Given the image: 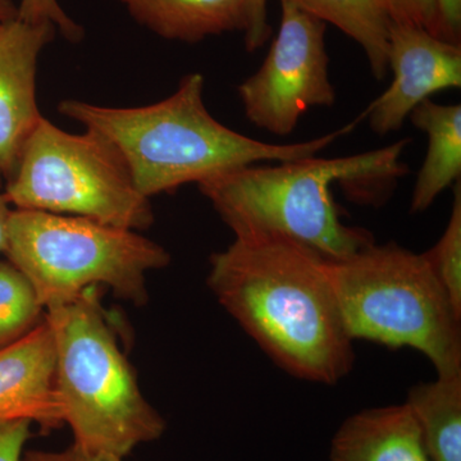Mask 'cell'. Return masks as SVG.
Segmentation results:
<instances>
[{
    "label": "cell",
    "mask_w": 461,
    "mask_h": 461,
    "mask_svg": "<svg viewBox=\"0 0 461 461\" xmlns=\"http://www.w3.org/2000/svg\"><path fill=\"white\" fill-rule=\"evenodd\" d=\"M44 317L32 282L14 264L0 262V348L23 338Z\"/></svg>",
    "instance_id": "17"
},
{
    "label": "cell",
    "mask_w": 461,
    "mask_h": 461,
    "mask_svg": "<svg viewBox=\"0 0 461 461\" xmlns=\"http://www.w3.org/2000/svg\"><path fill=\"white\" fill-rule=\"evenodd\" d=\"M406 145L408 140H400L355 156L240 167L198 186L233 235L284 236L338 262L375 240L368 230L342 222L330 186L344 182L363 190L402 177Z\"/></svg>",
    "instance_id": "3"
},
{
    "label": "cell",
    "mask_w": 461,
    "mask_h": 461,
    "mask_svg": "<svg viewBox=\"0 0 461 461\" xmlns=\"http://www.w3.org/2000/svg\"><path fill=\"white\" fill-rule=\"evenodd\" d=\"M56 350V388L74 445L124 459L157 441L166 421L142 395L100 305L98 287L45 311Z\"/></svg>",
    "instance_id": "4"
},
{
    "label": "cell",
    "mask_w": 461,
    "mask_h": 461,
    "mask_svg": "<svg viewBox=\"0 0 461 461\" xmlns=\"http://www.w3.org/2000/svg\"><path fill=\"white\" fill-rule=\"evenodd\" d=\"M133 20L167 41L199 42L245 32L244 0H118Z\"/></svg>",
    "instance_id": "13"
},
{
    "label": "cell",
    "mask_w": 461,
    "mask_h": 461,
    "mask_svg": "<svg viewBox=\"0 0 461 461\" xmlns=\"http://www.w3.org/2000/svg\"><path fill=\"white\" fill-rule=\"evenodd\" d=\"M321 23H330L360 45L372 75L388 74V38L393 25L387 0H291Z\"/></svg>",
    "instance_id": "16"
},
{
    "label": "cell",
    "mask_w": 461,
    "mask_h": 461,
    "mask_svg": "<svg viewBox=\"0 0 461 461\" xmlns=\"http://www.w3.org/2000/svg\"><path fill=\"white\" fill-rule=\"evenodd\" d=\"M393 23L421 27L441 38L437 0H387Z\"/></svg>",
    "instance_id": "20"
},
{
    "label": "cell",
    "mask_w": 461,
    "mask_h": 461,
    "mask_svg": "<svg viewBox=\"0 0 461 461\" xmlns=\"http://www.w3.org/2000/svg\"><path fill=\"white\" fill-rule=\"evenodd\" d=\"M32 426L29 420H0V461H23Z\"/></svg>",
    "instance_id": "21"
},
{
    "label": "cell",
    "mask_w": 461,
    "mask_h": 461,
    "mask_svg": "<svg viewBox=\"0 0 461 461\" xmlns=\"http://www.w3.org/2000/svg\"><path fill=\"white\" fill-rule=\"evenodd\" d=\"M411 122L429 136L426 159L412 190L411 213L427 211L442 191L460 181L461 104H437L424 100L409 115Z\"/></svg>",
    "instance_id": "14"
},
{
    "label": "cell",
    "mask_w": 461,
    "mask_h": 461,
    "mask_svg": "<svg viewBox=\"0 0 461 461\" xmlns=\"http://www.w3.org/2000/svg\"><path fill=\"white\" fill-rule=\"evenodd\" d=\"M247 14L245 47L250 53L262 48L271 36V26L267 18V0H244Z\"/></svg>",
    "instance_id": "22"
},
{
    "label": "cell",
    "mask_w": 461,
    "mask_h": 461,
    "mask_svg": "<svg viewBox=\"0 0 461 461\" xmlns=\"http://www.w3.org/2000/svg\"><path fill=\"white\" fill-rule=\"evenodd\" d=\"M208 285L220 304L288 375L336 384L353 369L354 341L330 260L295 240L236 235L211 257Z\"/></svg>",
    "instance_id": "1"
},
{
    "label": "cell",
    "mask_w": 461,
    "mask_h": 461,
    "mask_svg": "<svg viewBox=\"0 0 461 461\" xmlns=\"http://www.w3.org/2000/svg\"><path fill=\"white\" fill-rule=\"evenodd\" d=\"M16 209L75 215L120 229L154 222L150 199L133 184L122 158L99 133H69L42 117L5 190Z\"/></svg>",
    "instance_id": "7"
},
{
    "label": "cell",
    "mask_w": 461,
    "mask_h": 461,
    "mask_svg": "<svg viewBox=\"0 0 461 461\" xmlns=\"http://www.w3.org/2000/svg\"><path fill=\"white\" fill-rule=\"evenodd\" d=\"M23 461H123V459L111 454L87 453L72 444L62 451L27 450L23 453Z\"/></svg>",
    "instance_id": "23"
},
{
    "label": "cell",
    "mask_w": 461,
    "mask_h": 461,
    "mask_svg": "<svg viewBox=\"0 0 461 461\" xmlns=\"http://www.w3.org/2000/svg\"><path fill=\"white\" fill-rule=\"evenodd\" d=\"M405 403L430 461H461V375H437L417 384Z\"/></svg>",
    "instance_id": "15"
},
{
    "label": "cell",
    "mask_w": 461,
    "mask_h": 461,
    "mask_svg": "<svg viewBox=\"0 0 461 461\" xmlns=\"http://www.w3.org/2000/svg\"><path fill=\"white\" fill-rule=\"evenodd\" d=\"M388 71L393 83L360 115L377 135L402 129L415 107L433 94L461 86L460 44L421 27L393 23L388 38Z\"/></svg>",
    "instance_id": "9"
},
{
    "label": "cell",
    "mask_w": 461,
    "mask_h": 461,
    "mask_svg": "<svg viewBox=\"0 0 461 461\" xmlns=\"http://www.w3.org/2000/svg\"><path fill=\"white\" fill-rule=\"evenodd\" d=\"M350 339L420 351L437 375H461V314L427 259L396 242H372L330 260Z\"/></svg>",
    "instance_id": "5"
},
{
    "label": "cell",
    "mask_w": 461,
    "mask_h": 461,
    "mask_svg": "<svg viewBox=\"0 0 461 461\" xmlns=\"http://www.w3.org/2000/svg\"><path fill=\"white\" fill-rule=\"evenodd\" d=\"M427 259L461 314V185H454V202L450 220L435 247L427 251Z\"/></svg>",
    "instance_id": "18"
},
{
    "label": "cell",
    "mask_w": 461,
    "mask_h": 461,
    "mask_svg": "<svg viewBox=\"0 0 461 461\" xmlns=\"http://www.w3.org/2000/svg\"><path fill=\"white\" fill-rule=\"evenodd\" d=\"M281 25L263 65L239 86L245 115L276 136L295 131L300 118L315 107H332L326 23L291 0H280Z\"/></svg>",
    "instance_id": "8"
},
{
    "label": "cell",
    "mask_w": 461,
    "mask_h": 461,
    "mask_svg": "<svg viewBox=\"0 0 461 461\" xmlns=\"http://www.w3.org/2000/svg\"><path fill=\"white\" fill-rule=\"evenodd\" d=\"M441 38L460 44L461 0H437Z\"/></svg>",
    "instance_id": "24"
},
{
    "label": "cell",
    "mask_w": 461,
    "mask_h": 461,
    "mask_svg": "<svg viewBox=\"0 0 461 461\" xmlns=\"http://www.w3.org/2000/svg\"><path fill=\"white\" fill-rule=\"evenodd\" d=\"M17 17V5L12 0H0V25Z\"/></svg>",
    "instance_id": "26"
},
{
    "label": "cell",
    "mask_w": 461,
    "mask_h": 461,
    "mask_svg": "<svg viewBox=\"0 0 461 461\" xmlns=\"http://www.w3.org/2000/svg\"><path fill=\"white\" fill-rule=\"evenodd\" d=\"M58 111L107 139L120 153L142 195L150 199L220 173L263 162L317 156L357 122L312 140L269 144L249 138L215 120L204 103V77L181 78L171 96L138 108H112L62 100Z\"/></svg>",
    "instance_id": "2"
},
{
    "label": "cell",
    "mask_w": 461,
    "mask_h": 461,
    "mask_svg": "<svg viewBox=\"0 0 461 461\" xmlns=\"http://www.w3.org/2000/svg\"><path fill=\"white\" fill-rule=\"evenodd\" d=\"M17 17L30 23H50L71 42L80 41L84 36L83 27L63 11L58 0H21Z\"/></svg>",
    "instance_id": "19"
},
{
    "label": "cell",
    "mask_w": 461,
    "mask_h": 461,
    "mask_svg": "<svg viewBox=\"0 0 461 461\" xmlns=\"http://www.w3.org/2000/svg\"><path fill=\"white\" fill-rule=\"evenodd\" d=\"M3 182H5V178H3V176L0 175V190H2L3 187Z\"/></svg>",
    "instance_id": "27"
},
{
    "label": "cell",
    "mask_w": 461,
    "mask_h": 461,
    "mask_svg": "<svg viewBox=\"0 0 461 461\" xmlns=\"http://www.w3.org/2000/svg\"><path fill=\"white\" fill-rule=\"evenodd\" d=\"M23 420L42 430L65 424L56 388V350L42 320L14 344L0 348V420Z\"/></svg>",
    "instance_id": "11"
},
{
    "label": "cell",
    "mask_w": 461,
    "mask_h": 461,
    "mask_svg": "<svg viewBox=\"0 0 461 461\" xmlns=\"http://www.w3.org/2000/svg\"><path fill=\"white\" fill-rule=\"evenodd\" d=\"M5 254L32 282L45 311L99 286L145 305L147 276L171 263L168 251L139 230L29 209L12 211Z\"/></svg>",
    "instance_id": "6"
},
{
    "label": "cell",
    "mask_w": 461,
    "mask_h": 461,
    "mask_svg": "<svg viewBox=\"0 0 461 461\" xmlns=\"http://www.w3.org/2000/svg\"><path fill=\"white\" fill-rule=\"evenodd\" d=\"M50 23L16 17L0 25V175L11 180L42 115L36 100L39 56L54 36Z\"/></svg>",
    "instance_id": "10"
},
{
    "label": "cell",
    "mask_w": 461,
    "mask_h": 461,
    "mask_svg": "<svg viewBox=\"0 0 461 461\" xmlns=\"http://www.w3.org/2000/svg\"><path fill=\"white\" fill-rule=\"evenodd\" d=\"M330 461H430L420 426L406 403L366 409L342 423Z\"/></svg>",
    "instance_id": "12"
},
{
    "label": "cell",
    "mask_w": 461,
    "mask_h": 461,
    "mask_svg": "<svg viewBox=\"0 0 461 461\" xmlns=\"http://www.w3.org/2000/svg\"><path fill=\"white\" fill-rule=\"evenodd\" d=\"M11 203L5 193H0V253L7 248L9 220H11Z\"/></svg>",
    "instance_id": "25"
}]
</instances>
